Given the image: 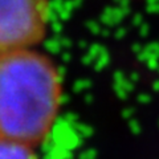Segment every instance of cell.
<instances>
[{"instance_id":"cell-1","label":"cell","mask_w":159,"mask_h":159,"mask_svg":"<svg viewBox=\"0 0 159 159\" xmlns=\"http://www.w3.org/2000/svg\"><path fill=\"white\" fill-rule=\"evenodd\" d=\"M62 103L58 66L36 47L0 53V138L37 147L49 137Z\"/></svg>"},{"instance_id":"cell-2","label":"cell","mask_w":159,"mask_h":159,"mask_svg":"<svg viewBox=\"0 0 159 159\" xmlns=\"http://www.w3.org/2000/svg\"><path fill=\"white\" fill-rule=\"evenodd\" d=\"M49 0H0V53L37 47L47 36Z\"/></svg>"},{"instance_id":"cell-3","label":"cell","mask_w":159,"mask_h":159,"mask_svg":"<svg viewBox=\"0 0 159 159\" xmlns=\"http://www.w3.org/2000/svg\"><path fill=\"white\" fill-rule=\"evenodd\" d=\"M0 159H41L36 147L0 138Z\"/></svg>"}]
</instances>
